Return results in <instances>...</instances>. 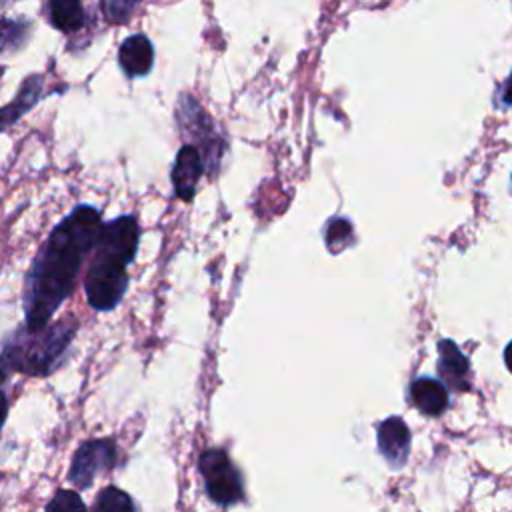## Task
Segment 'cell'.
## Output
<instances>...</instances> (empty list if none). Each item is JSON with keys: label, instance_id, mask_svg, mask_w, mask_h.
Here are the masks:
<instances>
[{"label": "cell", "instance_id": "ac0fdd59", "mask_svg": "<svg viewBox=\"0 0 512 512\" xmlns=\"http://www.w3.org/2000/svg\"><path fill=\"white\" fill-rule=\"evenodd\" d=\"M502 102L512 104V74L508 76V80L502 86Z\"/></svg>", "mask_w": 512, "mask_h": 512}, {"label": "cell", "instance_id": "9c48e42d", "mask_svg": "<svg viewBox=\"0 0 512 512\" xmlns=\"http://www.w3.org/2000/svg\"><path fill=\"white\" fill-rule=\"evenodd\" d=\"M438 374L446 384H450L454 390H468V372L470 364L468 358L460 352V348L452 340H442L438 344Z\"/></svg>", "mask_w": 512, "mask_h": 512}, {"label": "cell", "instance_id": "277c9868", "mask_svg": "<svg viewBox=\"0 0 512 512\" xmlns=\"http://www.w3.org/2000/svg\"><path fill=\"white\" fill-rule=\"evenodd\" d=\"M198 470L204 478L206 494L220 506H232L244 500V482L222 448H206L198 456Z\"/></svg>", "mask_w": 512, "mask_h": 512}, {"label": "cell", "instance_id": "9a60e30c", "mask_svg": "<svg viewBox=\"0 0 512 512\" xmlns=\"http://www.w3.org/2000/svg\"><path fill=\"white\" fill-rule=\"evenodd\" d=\"M140 0H102V14L110 24H126Z\"/></svg>", "mask_w": 512, "mask_h": 512}, {"label": "cell", "instance_id": "e0dca14e", "mask_svg": "<svg viewBox=\"0 0 512 512\" xmlns=\"http://www.w3.org/2000/svg\"><path fill=\"white\" fill-rule=\"evenodd\" d=\"M6 414H8V396L2 388V382H0V430L4 426V420H6Z\"/></svg>", "mask_w": 512, "mask_h": 512}, {"label": "cell", "instance_id": "6da1fadb", "mask_svg": "<svg viewBox=\"0 0 512 512\" xmlns=\"http://www.w3.org/2000/svg\"><path fill=\"white\" fill-rule=\"evenodd\" d=\"M102 230L94 206H76L50 232L24 278V326L40 330L72 294L84 258L94 250Z\"/></svg>", "mask_w": 512, "mask_h": 512}, {"label": "cell", "instance_id": "52a82bcc", "mask_svg": "<svg viewBox=\"0 0 512 512\" xmlns=\"http://www.w3.org/2000/svg\"><path fill=\"white\" fill-rule=\"evenodd\" d=\"M378 450L390 466L398 468L406 462L410 452V430L398 416H390L378 426Z\"/></svg>", "mask_w": 512, "mask_h": 512}, {"label": "cell", "instance_id": "5bb4252c", "mask_svg": "<svg viewBox=\"0 0 512 512\" xmlns=\"http://www.w3.org/2000/svg\"><path fill=\"white\" fill-rule=\"evenodd\" d=\"M28 22H14V20H0V52H10L22 46L26 40Z\"/></svg>", "mask_w": 512, "mask_h": 512}, {"label": "cell", "instance_id": "7a4b0ae2", "mask_svg": "<svg viewBox=\"0 0 512 512\" xmlns=\"http://www.w3.org/2000/svg\"><path fill=\"white\" fill-rule=\"evenodd\" d=\"M140 240V226L132 214L102 224L94 256L90 260L84 292L94 310L116 308L128 286V264L134 260Z\"/></svg>", "mask_w": 512, "mask_h": 512}, {"label": "cell", "instance_id": "d6986e66", "mask_svg": "<svg viewBox=\"0 0 512 512\" xmlns=\"http://www.w3.org/2000/svg\"><path fill=\"white\" fill-rule=\"evenodd\" d=\"M504 362H506V366H508V370L512 372V342L506 346V350H504Z\"/></svg>", "mask_w": 512, "mask_h": 512}, {"label": "cell", "instance_id": "30bf717a", "mask_svg": "<svg viewBox=\"0 0 512 512\" xmlns=\"http://www.w3.org/2000/svg\"><path fill=\"white\" fill-rule=\"evenodd\" d=\"M412 404L426 416H440L448 408V390L432 378H416L410 384Z\"/></svg>", "mask_w": 512, "mask_h": 512}, {"label": "cell", "instance_id": "7c38bea8", "mask_svg": "<svg viewBox=\"0 0 512 512\" xmlns=\"http://www.w3.org/2000/svg\"><path fill=\"white\" fill-rule=\"evenodd\" d=\"M50 22L60 32H74L84 24L80 0H48Z\"/></svg>", "mask_w": 512, "mask_h": 512}, {"label": "cell", "instance_id": "3957f363", "mask_svg": "<svg viewBox=\"0 0 512 512\" xmlns=\"http://www.w3.org/2000/svg\"><path fill=\"white\" fill-rule=\"evenodd\" d=\"M76 330L78 320L74 316H66L40 330L20 326L10 340H6L0 360L10 372L48 376L60 366Z\"/></svg>", "mask_w": 512, "mask_h": 512}, {"label": "cell", "instance_id": "8992f818", "mask_svg": "<svg viewBox=\"0 0 512 512\" xmlns=\"http://www.w3.org/2000/svg\"><path fill=\"white\" fill-rule=\"evenodd\" d=\"M202 172H204L202 152L194 144H184L178 150V156L172 168V184L180 200L190 202L194 198Z\"/></svg>", "mask_w": 512, "mask_h": 512}, {"label": "cell", "instance_id": "4fadbf2b", "mask_svg": "<svg viewBox=\"0 0 512 512\" xmlns=\"http://www.w3.org/2000/svg\"><path fill=\"white\" fill-rule=\"evenodd\" d=\"M92 512H136V506L128 492L116 486H106L98 492Z\"/></svg>", "mask_w": 512, "mask_h": 512}, {"label": "cell", "instance_id": "2e32d148", "mask_svg": "<svg viewBox=\"0 0 512 512\" xmlns=\"http://www.w3.org/2000/svg\"><path fill=\"white\" fill-rule=\"evenodd\" d=\"M46 512H86V504L82 502V498L72 492V490H58L48 506Z\"/></svg>", "mask_w": 512, "mask_h": 512}, {"label": "cell", "instance_id": "8fae6325", "mask_svg": "<svg viewBox=\"0 0 512 512\" xmlns=\"http://www.w3.org/2000/svg\"><path fill=\"white\" fill-rule=\"evenodd\" d=\"M42 84H44L42 76L38 74H32L22 82L16 98L8 106L0 108V130L12 126L22 114H26L40 100Z\"/></svg>", "mask_w": 512, "mask_h": 512}, {"label": "cell", "instance_id": "5b68a950", "mask_svg": "<svg viewBox=\"0 0 512 512\" xmlns=\"http://www.w3.org/2000/svg\"><path fill=\"white\" fill-rule=\"evenodd\" d=\"M116 460V446L108 438L86 440L78 446L72 456V464L68 470V480L84 490L88 488L100 472H106Z\"/></svg>", "mask_w": 512, "mask_h": 512}, {"label": "cell", "instance_id": "ba28073f", "mask_svg": "<svg viewBox=\"0 0 512 512\" xmlns=\"http://www.w3.org/2000/svg\"><path fill=\"white\" fill-rule=\"evenodd\" d=\"M118 64L130 78L146 76L154 64L152 42L144 34L128 36L118 48Z\"/></svg>", "mask_w": 512, "mask_h": 512}]
</instances>
